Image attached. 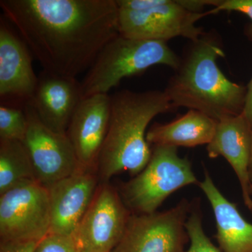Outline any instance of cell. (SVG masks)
I'll use <instances>...</instances> for the list:
<instances>
[{
  "instance_id": "6da1fadb",
  "label": "cell",
  "mask_w": 252,
  "mask_h": 252,
  "mask_svg": "<svg viewBox=\"0 0 252 252\" xmlns=\"http://www.w3.org/2000/svg\"><path fill=\"white\" fill-rule=\"evenodd\" d=\"M3 16L43 70L77 78L119 35L116 0H1Z\"/></svg>"
},
{
  "instance_id": "7a4b0ae2",
  "label": "cell",
  "mask_w": 252,
  "mask_h": 252,
  "mask_svg": "<svg viewBox=\"0 0 252 252\" xmlns=\"http://www.w3.org/2000/svg\"><path fill=\"white\" fill-rule=\"evenodd\" d=\"M225 52L216 34L191 41L164 93L175 109L198 111L217 122L241 114L247 88L229 80L217 64Z\"/></svg>"
},
{
  "instance_id": "3957f363",
  "label": "cell",
  "mask_w": 252,
  "mask_h": 252,
  "mask_svg": "<svg viewBox=\"0 0 252 252\" xmlns=\"http://www.w3.org/2000/svg\"><path fill=\"white\" fill-rule=\"evenodd\" d=\"M175 109L164 91L123 90L111 95L108 130L97 162L99 184L123 172L132 177L142 172L152 153L147 126L158 114Z\"/></svg>"
},
{
  "instance_id": "277c9868",
  "label": "cell",
  "mask_w": 252,
  "mask_h": 252,
  "mask_svg": "<svg viewBox=\"0 0 252 252\" xmlns=\"http://www.w3.org/2000/svg\"><path fill=\"white\" fill-rule=\"evenodd\" d=\"M180 61L165 41L139 40L119 34L102 48L81 81L83 97L108 94L124 78L142 74L157 64L175 70Z\"/></svg>"
},
{
  "instance_id": "5b68a950",
  "label": "cell",
  "mask_w": 252,
  "mask_h": 252,
  "mask_svg": "<svg viewBox=\"0 0 252 252\" xmlns=\"http://www.w3.org/2000/svg\"><path fill=\"white\" fill-rule=\"evenodd\" d=\"M199 182L191 163L179 156L177 147L155 145L142 171L123 184L119 192L132 214L147 215L157 212L177 190Z\"/></svg>"
},
{
  "instance_id": "8992f818",
  "label": "cell",
  "mask_w": 252,
  "mask_h": 252,
  "mask_svg": "<svg viewBox=\"0 0 252 252\" xmlns=\"http://www.w3.org/2000/svg\"><path fill=\"white\" fill-rule=\"evenodd\" d=\"M51 228L48 189L35 180L0 194V242H39Z\"/></svg>"
},
{
  "instance_id": "52a82bcc",
  "label": "cell",
  "mask_w": 252,
  "mask_h": 252,
  "mask_svg": "<svg viewBox=\"0 0 252 252\" xmlns=\"http://www.w3.org/2000/svg\"><path fill=\"white\" fill-rule=\"evenodd\" d=\"M192 207L193 201L184 198L166 211L132 214L112 252H185L189 241L186 222Z\"/></svg>"
},
{
  "instance_id": "ba28073f",
  "label": "cell",
  "mask_w": 252,
  "mask_h": 252,
  "mask_svg": "<svg viewBox=\"0 0 252 252\" xmlns=\"http://www.w3.org/2000/svg\"><path fill=\"white\" fill-rule=\"evenodd\" d=\"M207 15H210L208 11H188L181 4L180 0H159L157 6L149 9H119V33L124 37L139 40L167 42L181 36L193 41L204 34L196 23Z\"/></svg>"
},
{
  "instance_id": "9c48e42d",
  "label": "cell",
  "mask_w": 252,
  "mask_h": 252,
  "mask_svg": "<svg viewBox=\"0 0 252 252\" xmlns=\"http://www.w3.org/2000/svg\"><path fill=\"white\" fill-rule=\"evenodd\" d=\"M132 212L119 190L99 184L90 206L72 235L78 252H112L124 236Z\"/></svg>"
},
{
  "instance_id": "30bf717a",
  "label": "cell",
  "mask_w": 252,
  "mask_h": 252,
  "mask_svg": "<svg viewBox=\"0 0 252 252\" xmlns=\"http://www.w3.org/2000/svg\"><path fill=\"white\" fill-rule=\"evenodd\" d=\"M28 129L24 143L36 182L49 189L56 182L84 170L67 134L50 130L30 106L24 107Z\"/></svg>"
},
{
  "instance_id": "8fae6325",
  "label": "cell",
  "mask_w": 252,
  "mask_h": 252,
  "mask_svg": "<svg viewBox=\"0 0 252 252\" xmlns=\"http://www.w3.org/2000/svg\"><path fill=\"white\" fill-rule=\"evenodd\" d=\"M31 50L9 21L0 19L1 104L24 107L35 91L38 76Z\"/></svg>"
},
{
  "instance_id": "7c38bea8",
  "label": "cell",
  "mask_w": 252,
  "mask_h": 252,
  "mask_svg": "<svg viewBox=\"0 0 252 252\" xmlns=\"http://www.w3.org/2000/svg\"><path fill=\"white\" fill-rule=\"evenodd\" d=\"M110 111L111 95L97 94L83 99L73 114L66 134L84 170L97 173Z\"/></svg>"
},
{
  "instance_id": "4fadbf2b",
  "label": "cell",
  "mask_w": 252,
  "mask_h": 252,
  "mask_svg": "<svg viewBox=\"0 0 252 252\" xmlns=\"http://www.w3.org/2000/svg\"><path fill=\"white\" fill-rule=\"evenodd\" d=\"M83 99L81 83L77 78L42 70L26 105L35 112L50 130L66 134L73 114Z\"/></svg>"
},
{
  "instance_id": "5bb4252c",
  "label": "cell",
  "mask_w": 252,
  "mask_h": 252,
  "mask_svg": "<svg viewBox=\"0 0 252 252\" xmlns=\"http://www.w3.org/2000/svg\"><path fill=\"white\" fill-rule=\"evenodd\" d=\"M99 185L95 172L81 170L48 189L51 205L49 233L72 237Z\"/></svg>"
},
{
  "instance_id": "9a60e30c",
  "label": "cell",
  "mask_w": 252,
  "mask_h": 252,
  "mask_svg": "<svg viewBox=\"0 0 252 252\" xmlns=\"http://www.w3.org/2000/svg\"><path fill=\"white\" fill-rule=\"evenodd\" d=\"M252 127L243 113L217 122L213 138L207 145L211 158L222 157L234 170L244 203L252 211V191L249 177Z\"/></svg>"
},
{
  "instance_id": "2e32d148",
  "label": "cell",
  "mask_w": 252,
  "mask_h": 252,
  "mask_svg": "<svg viewBox=\"0 0 252 252\" xmlns=\"http://www.w3.org/2000/svg\"><path fill=\"white\" fill-rule=\"evenodd\" d=\"M198 186L213 210L220 251L252 252V224L244 218L236 204L225 198L207 170Z\"/></svg>"
},
{
  "instance_id": "e0dca14e",
  "label": "cell",
  "mask_w": 252,
  "mask_h": 252,
  "mask_svg": "<svg viewBox=\"0 0 252 252\" xmlns=\"http://www.w3.org/2000/svg\"><path fill=\"white\" fill-rule=\"evenodd\" d=\"M217 121L198 111L189 109L178 119L167 124H154L147 132L149 144L194 147L211 142Z\"/></svg>"
},
{
  "instance_id": "ac0fdd59",
  "label": "cell",
  "mask_w": 252,
  "mask_h": 252,
  "mask_svg": "<svg viewBox=\"0 0 252 252\" xmlns=\"http://www.w3.org/2000/svg\"><path fill=\"white\" fill-rule=\"evenodd\" d=\"M29 180H35V177L24 143L0 140V194Z\"/></svg>"
},
{
  "instance_id": "d6986e66",
  "label": "cell",
  "mask_w": 252,
  "mask_h": 252,
  "mask_svg": "<svg viewBox=\"0 0 252 252\" xmlns=\"http://www.w3.org/2000/svg\"><path fill=\"white\" fill-rule=\"evenodd\" d=\"M28 120L24 107L0 104V140L24 142Z\"/></svg>"
},
{
  "instance_id": "ffe728a7",
  "label": "cell",
  "mask_w": 252,
  "mask_h": 252,
  "mask_svg": "<svg viewBox=\"0 0 252 252\" xmlns=\"http://www.w3.org/2000/svg\"><path fill=\"white\" fill-rule=\"evenodd\" d=\"M200 200H193V207L186 222L190 247L186 252H221L205 233L203 226V215Z\"/></svg>"
},
{
  "instance_id": "44dd1931",
  "label": "cell",
  "mask_w": 252,
  "mask_h": 252,
  "mask_svg": "<svg viewBox=\"0 0 252 252\" xmlns=\"http://www.w3.org/2000/svg\"><path fill=\"white\" fill-rule=\"evenodd\" d=\"M33 252H78L71 236L49 233L38 242Z\"/></svg>"
},
{
  "instance_id": "7402d4cb",
  "label": "cell",
  "mask_w": 252,
  "mask_h": 252,
  "mask_svg": "<svg viewBox=\"0 0 252 252\" xmlns=\"http://www.w3.org/2000/svg\"><path fill=\"white\" fill-rule=\"evenodd\" d=\"M237 11L246 15L252 21L250 29L252 38V0H218L215 7L209 10V14H217L220 11Z\"/></svg>"
},
{
  "instance_id": "603a6c76",
  "label": "cell",
  "mask_w": 252,
  "mask_h": 252,
  "mask_svg": "<svg viewBox=\"0 0 252 252\" xmlns=\"http://www.w3.org/2000/svg\"><path fill=\"white\" fill-rule=\"evenodd\" d=\"M38 242H0V252H33Z\"/></svg>"
},
{
  "instance_id": "cb8c5ba5",
  "label": "cell",
  "mask_w": 252,
  "mask_h": 252,
  "mask_svg": "<svg viewBox=\"0 0 252 252\" xmlns=\"http://www.w3.org/2000/svg\"><path fill=\"white\" fill-rule=\"evenodd\" d=\"M243 114L252 127V78L247 87Z\"/></svg>"
},
{
  "instance_id": "d4e9b609",
  "label": "cell",
  "mask_w": 252,
  "mask_h": 252,
  "mask_svg": "<svg viewBox=\"0 0 252 252\" xmlns=\"http://www.w3.org/2000/svg\"><path fill=\"white\" fill-rule=\"evenodd\" d=\"M249 177H250V186L252 191V130L251 140V151H250V165H249Z\"/></svg>"
},
{
  "instance_id": "484cf974",
  "label": "cell",
  "mask_w": 252,
  "mask_h": 252,
  "mask_svg": "<svg viewBox=\"0 0 252 252\" xmlns=\"http://www.w3.org/2000/svg\"></svg>"
}]
</instances>
